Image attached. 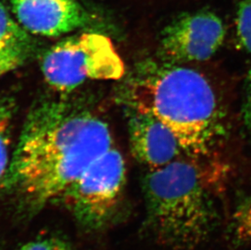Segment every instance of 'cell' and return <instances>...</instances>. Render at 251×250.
Instances as JSON below:
<instances>
[{
    "mask_svg": "<svg viewBox=\"0 0 251 250\" xmlns=\"http://www.w3.org/2000/svg\"><path fill=\"white\" fill-rule=\"evenodd\" d=\"M112 147L108 125L97 115L64 101H44L28 113L3 182L38 208L62 198Z\"/></svg>",
    "mask_w": 251,
    "mask_h": 250,
    "instance_id": "obj_1",
    "label": "cell"
},
{
    "mask_svg": "<svg viewBox=\"0 0 251 250\" xmlns=\"http://www.w3.org/2000/svg\"><path fill=\"white\" fill-rule=\"evenodd\" d=\"M209 158H179L145 175L147 227L168 248L194 250L218 224L213 189L222 169Z\"/></svg>",
    "mask_w": 251,
    "mask_h": 250,
    "instance_id": "obj_2",
    "label": "cell"
},
{
    "mask_svg": "<svg viewBox=\"0 0 251 250\" xmlns=\"http://www.w3.org/2000/svg\"><path fill=\"white\" fill-rule=\"evenodd\" d=\"M133 105L166 125L186 156H211L226 133L216 90L191 68L168 62L150 65L138 80Z\"/></svg>",
    "mask_w": 251,
    "mask_h": 250,
    "instance_id": "obj_3",
    "label": "cell"
},
{
    "mask_svg": "<svg viewBox=\"0 0 251 250\" xmlns=\"http://www.w3.org/2000/svg\"><path fill=\"white\" fill-rule=\"evenodd\" d=\"M41 69L47 82L60 92L71 91L88 80H117L125 73L112 41L95 33L56 43L43 56Z\"/></svg>",
    "mask_w": 251,
    "mask_h": 250,
    "instance_id": "obj_4",
    "label": "cell"
},
{
    "mask_svg": "<svg viewBox=\"0 0 251 250\" xmlns=\"http://www.w3.org/2000/svg\"><path fill=\"white\" fill-rule=\"evenodd\" d=\"M126 177L123 156L112 147L90 163L62 198L81 225L96 228L115 210Z\"/></svg>",
    "mask_w": 251,
    "mask_h": 250,
    "instance_id": "obj_5",
    "label": "cell"
},
{
    "mask_svg": "<svg viewBox=\"0 0 251 250\" xmlns=\"http://www.w3.org/2000/svg\"><path fill=\"white\" fill-rule=\"evenodd\" d=\"M222 20L209 11L178 16L162 32L159 53L168 63L204 61L220 49L225 41Z\"/></svg>",
    "mask_w": 251,
    "mask_h": 250,
    "instance_id": "obj_6",
    "label": "cell"
},
{
    "mask_svg": "<svg viewBox=\"0 0 251 250\" xmlns=\"http://www.w3.org/2000/svg\"><path fill=\"white\" fill-rule=\"evenodd\" d=\"M22 27L29 33L58 37L84 28L91 15L76 0H9Z\"/></svg>",
    "mask_w": 251,
    "mask_h": 250,
    "instance_id": "obj_7",
    "label": "cell"
},
{
    "mask_svg": "<svg viewBox=\"0 0 251 250\" xmlns=\"http://www.w3.org/2000/svg\"><path fill=\"white\" fill-rule=\"evenodd\" d=\"M128 135L134 158L150 169L166 165L184 153L173 131L148 111L133 107Z\"/></svg>",
    "mask_w": 251,
    "mask_h": 250,
    "instance_id": "obj_8",
    "label": "cell"
},
{
    "mask_svg": "<svg viewBox=\"0 0 251 250\" xmlns=\"http://www.w3.org/2000/svg\"><path fill=\"white\" fill-rule=\"evenodd\" d=\"M16 113V103L12 98H0V180L4 178L9 168L12 127Z\"/></svg>",
    "mask_w": 251,
    "mask_h": 250,
    "instance_id": "obj_9",
    "label": "cell"
},
{
    "mask_svg": "<svg viewBox=\"0 0 251 250\" xmlns=\"http://www.w3.org/2000/svg\"><path fill=\"white\" fill-rule=\"evenodd\" d=\"M15 46H32L30 37L0 2V50Z\"/></svg>",
    "mask_w": 251,
    "mask_h": 250,
    "instance_id": "obj_10",
    "label": "cell"
},
{
    "mask_svg": "<svg viewBox=\"0 0 251 250\" xmlns=\"http://www.w3.org/2000/svg\"><path fill=\"white\" fill-rule=\"evenodd\" d=\"M237 39L245 50L251 54V0H241L236 17Z\"/></svg>",
    "mask_w": 251,
    "mask_h": 250,
    "instance_id": "obj_11",
    "label": "cell"
},
{
    "mask_svg": "<svg viewBox=\"0 0 251 250\" xmlns=\"http://www.w3.org/2000/svg\"><path fill=\"white\" fill-rule=\"evenodd\" d=\"M32 51V46H15L0 50V76L22 66Z\"/></svg>",
    "mask_w": 251,
    "mask_h": 250,
    "instance_id": "obj_12",
    "label": "cell"
},
{
    "mask_svg": "<svg viewBox=\"0 0 251 250\" xmlns=\"http://www.w3.org/2000/svg\"><path fill=\"white\" fill-rule=\"evenodd\" d=\"M234 224L238 237L251 242V196L242 200L237 206Z\"/></svg>",
    "mask_w": 251,
    "mask_h": 250,
    "instance_id": "obj_13",
    "label": "cell"
},
{
    "mask_svg": "<svg viewBox=\"0 0 251 250\" xmlns=\"http://www.w3.org/2000/svg\"><path fill=\"white\" fill-rule=\"evenodd\" d=\"M17 250H74L55 239H42L25 244Z\"/></svg>",
    "mask_w": 251,
    "mask_h": 250,
    "instance_id": "obj_14",
    "label": "cell"
},
{
    "mask_svg": "<svg viewBox=\"0 0 251 250\" xmlns=\"http://www.w3.org/2000/svg\"><path fill=\"white\" fill-rule=\"evenodd\" d=\"M244 106H243V116L245 124L251 132V69L247 79V91H246Z\"/></svg>",
    "mask_w": 251,
    "mask_h": 250,
    "instance_id": "obj_15",
    "label": "cell"
}]
</instances>
